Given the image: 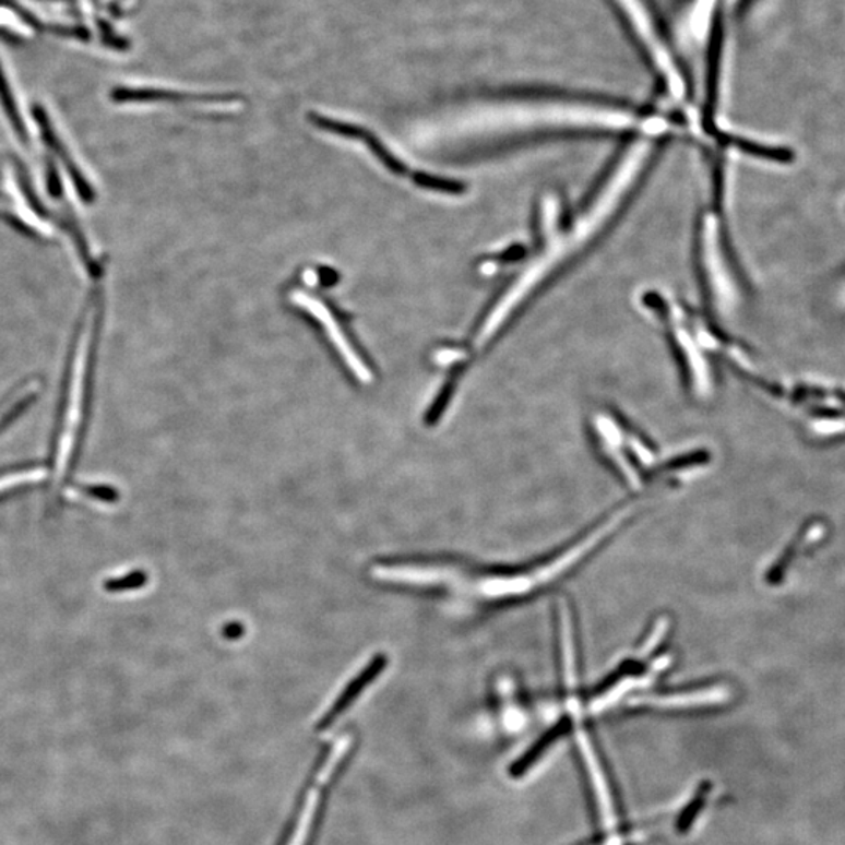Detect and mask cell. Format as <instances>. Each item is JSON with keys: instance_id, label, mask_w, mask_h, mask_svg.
<instances>
[{"instance_id": "7a4b0ae2", "label": "cell", "mask_w": 845, "mask_h": 845, "mask_svg": "<svg viewBox=\"0 0 845 845\" xmlns=\"http://www.w3.org/2000/svg\"><path fill=\"white\" fill-rule=\"evenodd\" d=\"M385 666H388V657H385V655L374 656L373 659H371V663L368 664L367 669L360 671L359 677H357L353 682H349L348 688L343 691L341 699L334 703V706L331 707V711H329L326 716L323 717L321 727L328 728L329 725L335 721V718L342 716V714L348 710L349 704H352L354 700L359 697V693L362 692L364 689L374 680V678H378L379 675L382 674V670L385 669Z\"/></svg>"}, {"instance_id": "8992f818", "label": "cell", "mask_w": 845, "mask_h": 845, "mask_svg": "<svg viewBox=\"0 0 845 845\" xmlns=\"http://www.w3.org/2000/svg\"><path fill=\"white\" fill-rule=\"evenodd\" d=\"M243 634V627L240 623H229L224 628V638L238 639Z\"/></svg>"}, {"instance_id": "6da1fadb", "label": "cell", "mask_w": 845, "mask_h": 845, "mask_svg": "<svg viewBox=\"0 0 845 845\" xmlns=\"http://www.w3.org/2000/svg\"><path fill=\"white\" fill-rule=\"evenodd\" d=\"M294 299L295 302H298V305L305 306V309L309 310L312 316H316L318 320H320L321 323L326 326L329 331V337H331V341L334 342L335 346H337L338 352L342 353V356L345 357L346 362L352 365L354 371H356V373L359 374L362 379L370 378V373H368L367 367L360 362L357 354L353 352L352 345H349L348 341L343 337L341 329H338L337 324H335L334 318H332L331 313H329L326 307L321 305L320 301H317L316 298H310V296H307L306 294H299V291H296Z\"/></svg>"}, {"instance_id": "5b68a950", "label": "cell", "mask_w": 845, "mask_h": 845, "mask_svg": "<svg viewBox=\"0 0 845 845\" xmlns=\"http://www.w3.org/2000/svg\"><path fill=\"white\" fill-rule=\"evenodd\" d=\"M415 183L420 187L429 188V190L445 191V193L459 194L465 190L462 183L453 182V180L439 179V177H432L428 175H414Z\"/></svg>"}, {"instance_id": "277c9868", "label": "cell", "mask_w": 845, "mask_h": 845, "mask_svg": "<svg viewBox=\"0 0 845 845\" xmlns=\"http://www.w3.org/2000/svg\"><path fill=\"white\" fill-rule=\"evenodd\" d=\"M357 140H364L365 143H367V146L370 147L371 151L376 154V157H379V160L382 162L390 171L396 172V175H406L407 168L403 164H401L400 160H396L395 157H393L392 154L389 153L388 150H385L384 146H382L381 141L376 139V136L371 135L368 130L360 129L359 139Z\"/></svg>"}, {"instance_id": "3957f363", "label": "cell", "mask_w": 845, "mask_h": 845, "mask_svg": "<svg viewBox=\"0 0 845 845\" xmlns=\"http://www.w3.org/2000/svg\"><path fill=\"white\" fill-rule=\"evenodd\" d=\"M0 106H2L3 114H5L10 126L14 130V135L17 136L21 143H25V146H28L27 128H25L24 119L21 117L20 108H17L16 99H14L12 93V86L7 81L2 64H0Z\"/></svg>"}]
</instances>
